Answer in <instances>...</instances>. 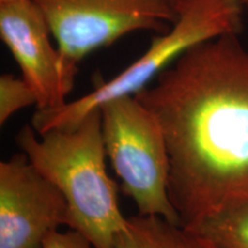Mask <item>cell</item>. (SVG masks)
I'll list each match as a JSON object with an SVG mask.
<instances>
[{
  "instance_id": "obj_6",
  "label": "cell",
  "mask_w": 248,
  "mask_h": 248,
  "mask_svg": "<svg viewBox=\"0 0 248 248\" xmlns=\"http://www.w3.org/2000/svg\"><path fill=\"white\" fill-rule=\"evenodd\" d=\"M67 224L66 199L26 154L0 162V248H40Z\"/></svg>"
},
{
  "instance_id": "obj_11",
  "label": "cell",
  "mask_w": 248,
  "mask_h": 248,
  "mask_svg": "<svg viewBox=\"0 0 248 248\" xmlns=\"http://www.w3.org/2000/svg\"><path fill=\"white\" fill-rule=\"evenodd\" d=\"M40 248H95L88 238L78 231L69 229L68 231L54 230L47 234Z\"/></svg>"
},
{
  "instance_id": "obj_10",
  "label": "cell",
  "mask_w": 248,
  "mask_h": 248,
  "mask_svg": "<svg viewBox=\"0 0 248 248\" xmlns=\"http://www.w3.org/2000/svg\"><path fill=\"white\" fill-rule=\"evenodd\" d=\"M38 104L32 88L23 78H17L11 74L0 76V124L22 108Z\"/></svg>"
},
{
  "instance_id": "obj_4",
  "label": "cell",
  "mask_w": 248,
  "mask_h": 248,
  "mask_svg": "<svg viewBox=\"0 0 248 248\" xmlns=\"http://www.w3.org/2000/svg\"><path fill=\"white\" fill-rule=\"evenodd\" d=\"M100 111L106 155L123 193L139 215L181 224L169 198L168 147L157 117L135 95L108 101Z\"/></svg>"
},
{
  "instance_id": "obj_8",
  "label": "cell",
  "mask_w": 248,
  "mask_h": 248,
  "mask_svg": "<svg viewBox=\"0 0 248 248\" xmlns=\"http://www.w3.org/2000/svg\"><path fill=\"white\" fill-rule=\"evenodd\" d=\"M114 248H221L199 232L160 216L129 217Z\"/></svg>"
},
{
  "instance_id": "obj_9",
  "label": "cell",
  "mask_w": 248,
  "mask_h": 248,
  "mask_svg": "<svg viewBox=\"0 0 248 248\" xmlns=\"http://www.w3.org/2000/svg\"><path fill=\"white\" fill-rule=\"evenodd\" d=\"M191 230L199 232L221 248H248V209L213 217Z\"/></svg>"
},
{
  "instance_id": "obj_3",
  "label": "cell",
  "mask_w": 248,
  "mask_h": 248,
  "mask_svg": "<svg viewBox=\"0 0 248 248\" xmlns=\"http://www.w3.org/2000/svg\"><path fill=\"white\" fill-rule=\"evenodd\" d=\"M243 9L241 0H179L175 23L155 37L140 58L114 78L98 79L88 94L57 108L37 109L31 126L38 135L70 128L106 102L137 94L192 46L229 33L239 35L244 27Z\"/></svg>"
},
{
  "instance_id": "obj_5",
  "label": "cell",
  "mask_w": 248,
  "mask_h": 248,
  "mask_svg": "<svg viewBox=\"0 0 248 248\" xmlns=\"http://www.w3.org/2000/svg\"><path fill=\"white\" fill-rule=\"evenodd\" d=\"M11 0H0V2ZM47 21L64 67L135 31L167 32L177 18L172 0H31Z\"/></svg>"
},
{
  "instance_id": "obj_7",
  "label": "cell",
  "mask_w": 248,
  "mask_h": 248,
  "mask_svg": "<svg viewBox=\"0 0 248 248\" xmlns=\"http://www.w3.org/2000/svg\"><path fill=\"white\" fill-rule=\"evenodd\" d=\"M0 36L22 71V78L35 91L37 108L51 109L66 104L75 77L67 71L59 48L52 45L51 29L35 2H0Z\"/></svg>"
},
{
  "instance_id": "obj_2",
  "label": "cell",
  "mask_w": 248,
  "mask_h": 248,
  "mask_svg": "<svg viewBox=\"0 0 248 248\" xmlns=\"http://www.w3.org/2000/svg\"><path fill=\"white\" fill-rule=\"evenodd\" d=\"M36 137L26 125L18 147L33 167L53 183L66 199L68 226L95 248H114L128 225L120 209L117 186L108 175L100 108L70 128L51 129Z\"/></svg>"
},
{
  "instance_id": "obj_12",
  "label": "cell",
  "mask_w": 248,
  "mask_h": 248,
  "mask_svg": "<svg viewBox=\"0 0 248 248\" xmlns=\"http://www.w3.org/2000/svg\"><path fill=\"white\" fill-rule=\"evenodd\" d=\"M241 2H243L244 7H247L248 8V0H241Z\"/></svg>"
},
{
  "instance_id": "obj_13",
  "label": "cell",
  "mask_w": 248,
  "mask_h": 248,
  "mask_svg": "<svg viewBox=\"0 0 248 248\" xmlns=\"http://www.w3.org/2000/svg\"><path fill=\"white\" fill-rule=\"evenodd\" d=\"M172 1H173V4H175V5H176V4H177V2L179 1V0H172Z\"/></svg>"
},
{
  "instance_id": "obj_1",
  "label": "cell",
  "mask_w": 248,
  "mask_h": 248,
  "mask_svg": "<svg viewBox=\"0 0 248 248\" xmlns=\"http://www.w3.org/2000/svg\"><path fill=\"white\" fill-rule=\"evenodd\" d=\"M135 97L162 126L183 226L248 209V49L238 35L186 49Z\"/></svg>"
}]
</instances>
